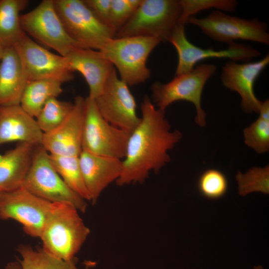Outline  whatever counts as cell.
Wrapping results in <instances>:
<instances>
[{
    "mask_svg": "<svg viewBox=\"0 0 269 269\" xmlns=\"http://www.w3.org/2000/svg\"><path fill=\"white\" fill-rule=\"evenodd\" d=\"M69 36L84 48L100 50L116 32L100 21L83 0H53Z\"/></svg>",
    "mask_w": 269,
    "mask_h": 269,
    "instance_id": "obj_7",
    "label": "cell"
},
{
    "mask_svg": "<svg viewBox=\"0 0 269 269\" xmlns=\"http://www.w3.org/2000/svg\"><path fill=\"white\" fill-rule=\"evenodd\" d=\"M141 112L140 122L128 139L122 173L116 182L119 186L142 183L151 171L158 173L170 161L168 151L182 137L179 131H171L165 112L156 108L147 95Z\"/></svg>",
    "mask_w": 269,
    "mask_h": 269,
    "instance_id": "obj_1",
    "label": "cell"
},
{
    "mask_svg": "<svg viewBox=\"0 0 269 269\" xmlns=\"http://www.w3.org/2000/svg\"><path fill=\"white\" fill-rule=\"evenodd\" d=\"M23 187L50 202L70 204L83 213L87 210V201L67 185L53 167L50 154L41 145L35 146Z\"/></svg>",
    "mask_w": 269,
    "mask_h": 269,
    "instance_id": "obj_5",
    "label": "cell"
},
{
    "mask_svg": "<svg viewBox=\"0 0 269 269\" xmlns=\"http://www.w3.org/2000/svg\"><path fill=\"white\" fill-rule=\"evenodd\" d=\"M35 146L19 142L13 148L0 155V192L23 186L32 162Z\"/></svg>",
    "mask_w": 269,
    "mask_h": 269,
    "instance_id": "obj_21",
    "label": "cell"
},
{
    "mask_svg": "<svg viewBox=\"0 0 269 269\" xmlns=\"http://www.w3.org/2000/svg\"><path fill=\"white\" fill-rule=\"evenodd\" d=\"M269 167H255L244 174L238 172L236 179L239 186V193L245 196L254 191L269 194Z\"/></svg>",
    "mask_w": 269,
    "mask_h": 269,
    "instance_id": "obj_28",
    "label": "cell"
},
{
    "mask_svg": "<svg viewBox=\"0 0 269 269\" xmlns=\"http://www.w3.org/2000/svg\"><path fill=\"white\" fill-rule=\"evenodd\" d=\"M79 212L73 205L53 203L39 237L43 251L66 262L76 260L90 234Z\"/></svg>",
    "mask_w": 269,
    "mask_h": 269,
    "instance_id": "obj_2",
    "label": "cell"
},
{
    "mask_svg": "<svg viewBox=\"0 0 269 269\" xmlns=\"http://www.w3.org/2000/svg\"><path fill=\"white\" fill-rule=\"evenodd\" d=\"M18 252L21 259L9 263L5 269H81L76 266V260L62 261L49 255L42 248L34 249L22 245L18 247Z\"/></svg>",
    "mask_w": 269,
    "mask_h": 269,
    "instance_id": "obj_24",
    "label": "cell"
},
{
    "mask_svg": "<svg viewBox=\"0 0 269 269\" xmlns=\"http://www.w3.org/2000/svg\"><path fill=\"white\" fill-rule=\"evenodd\" d=\"M175 48L178 54V63L175 75L190 72L199 61L208 58H229L232 61L250 62L261 55L257 49L246 44L235 43L229 44L227 49L215 50L203 49L192 44L187 38L184 24L178 23L169 41Z\"/></svg>",
    "mask_w": 269,
    "mask_h": 269,
    "instance_id": "obj_14",
    "label": "cell"
},
{
    "mask_svg": "<svg viewBox=\"0 0 269 269\" xmlns=\"http://www.w3.org/2000/svg\"><path fill=\"white\" fill-rule=\"evenodd\" d=\"M28 3L27 0H0V42L4 46H13L25 33L20 13Z\"/></svg>",
    "mask_w": 269,
    "mask_h": 269,
    "instance_id": "obj_23",
    "label": "cell"
},
{
    "mask_svg": "<svg viewBox=\"0 0 269 269\" xmlns=\"http://www.w3.org/2000/svg\"><path fill=\"white\" fill-rule=\"evenodd\" d=\"M179 2L182 11L179 22L183 24L188 18L201 11L215 8L222 11L232 12L238 5L235 0H179Z\"/></svg>",
    "mask_w": 269,
    "mask_h": 269,
    "instance_id": "obj_30",
    "label": "cell"
},
{
    "mask_svg": "<svg viewBox=\"0 0 269 269\" xmlns=\"http://www.w3.org/2000/svg\"><path fill=\"white\" fill-rule=\"evenodd\" d=\"M181 11L179 0H141L115 37L149 36L169 42L179 23Z\"/></svg>",
    "mask_w": 269,
    "mask_h": 269,
    "instance_id": "obj_4",
    "label": "cell"
},
{
    "mask_svg": "<svg viewBox=\"0 0 269 269\" xmlns=\"http://www.w3.org/2000/svg\"><path fill=\"white\" fill-rule=\"evenodd\" d=\"M73 107V103L62 101L57 98L49 99L36 117L37 124L43 133L58 127L66 119Z\"/></svg>",
    "mask_w": 269,
    "mask_h": 269,
    "instance_id": "obj_27",
    "label": "cell"
},
{
    "mask_svg": "<svg viewBox=\"0 0 269 269\" xmlns=\"http://www.w3.org/2000/svg\"><path fill=\"white\" fill-rule=\"evenodd\" d=\"M64 57L73 72L83 75L89 88L88 97L95 99L115 68L113 64L100 50L89 48H75Z\"/></svg>",
    "mask_w": 269,
    "mask_h": 269,
    "instance_id": "obj_18",
    "label": "cell"
},
{
    "mask_svg": "<svg viewBox=\"0 0 269 269\" xmlns=\"http://www.w3.org/2000/svg\"><path fill=\"white\" fill-rule=\"evenodd\" d=\"M216 69L215 65L201 64L187 73L176 75L167 83L154 82L151 87L152 102L163 112L177 101L192 103L197 113L195 122L199 126L204 127L206 114L201 107V95L206 83Z\"/></svg>",
    "mask_w": 269,
    "mask_h": 269,
    "instance_id": "obj_6",
    "label": "cell"
},
{
    "mask_svg": "<svg viewBox=\"0 0 269 269\" xmlns=\"http://www.w3.org/2000/svg\"><path fill=\"white\" fill-rule=\"evenodd\" d=\"M62 84L50 79L28 81L20 105L28 114L36 118L49 99L57 98L61 94Z\"/></svg>",
    "mask_w": 269,
    "mask_h": 269,
    "instance_id": "obj_22",
    "label": "cell"
},
{
    "mask_svg": "<svg viewBox=\"0 0 269 269\" xmlns=\"http://www.w3.org/2000/svg\"><path fill=\"white\" fill-rule=\"evenodd\" d=\"M198 189L201 195L210 199L222 197L228 188L225 175L220 170L210 169L205 170L199 178Z\"/></svg>",
    "mask_w": 269,
    "mask_h": 269,
    "instance_id": "obj_29",
    "label": "cell"
},
{
    "mask_svg": "<svg viewBox=\"0 0 269 269\" xmlns=\"http://www.w3.org/2000/svg\"><path fill=\"white\" fill-rule=\"evenodd\" d=\"M50 155L52 164L67 185L86 201H90L82 173L79 156Z\"/></svg>",
    "mask_w": 269,
    "mask_h": 269,
    "instance_id": "obj_25",
    "label": "cell"
},
{
    "mask_svg": "<svg viewBox=\"0 0 269 269\" xmlns=\"http://www.w3.org/2000/svg\"><path fill=\"white\" fill-rule=\"evenodd\" d=\"M27 82L15 49L5 46L0 61V106L20 105Z\"/></svg>",
    "mask_w": 269,
    "mask_h": 269,
    "instance_id": "obj_20",
    "label": "cell"
},
{
    "mask_svg": "<svg viewBox=\"0 0 269 269\" xmlns=\"http://www.w3.org/2000/svg\"><path fill=\"white\" fill-rule=\"evenodd\" d=\"M131 133L114 126L100 114L95 99H85L82 150L120 159L124 158Z\"/></svg>",
    "mask_w": 269,
    "mask_h": 269,
    "instance_id": "obj_8",
    "label": "cell"
},
{
    "mask_svg": "<svg viewBox=\"0 0 269 269\" xmlns=\"http://www.w3.org/2000/svg\"><path fill=\"white\" fill-rule=\"evenodd\" d=\"M253 269H264L262 266L255 267Z\"/></svg>",
    "mask_w": 269,
    "mask_h": 269,
    "instance_id": "obj_34",
    "label": "cell"
},
{
    "mask_svg": "<svg viewBox=\"0 0 269 269\" xmlns=\"http://www.w3.org/2000/svg\"><path fill=\"white\" fill-rule=\"evenodd\" d=\"M43 133L20 105L0 106V145L12 141L41 145Z\"/></svg>",
    "mask_w": 269,
    "mask_h": 269,
    "instance_id": "obj_19",
    "label": "cell"
},
{
    "mask_svg": "<svg viewBox=\"0 0 269 269\" xmlns=\"http://www.w3.org/2000/svg\"><path fill=\"white\" fill-rule=\"evenodd\" d=\"M79 160L90 201L95 204L103 191L119 178L123 160L84 150L79 155Z\"/></svg>",
    "mask_w": 269,
    "mask_h": 269,
    "instance_id": "obj_17",
    "label": "cell"
},
{
    "mask_svg": "<svg viewBox=\"0 0 269 269\" xmlns=\"http://www.w3.org/2000/svg\"><path fill=\"white\" fill-rule=\"evenodd\" d=\"M95 101L101 116L115 127L131 133L140 122L135 100L129 86L118 77L115 68Z\"/></svg>",
    "mask_w": 269,
    "mask_h": 269,
    "instance_id": "obj_13",
    "label": "cell"
},
{
    "mask_svg": "<svg viewBox=\"0 0 269 269\" xmlns=\"http://www.w3.org/2000/svg\"><path fill=\"white\" fill-rule=\"evenodd\" d=\"M186 23L198 26L207 36L219 42L229 44L241 39L269 44L268 24L258 18L244 19L215 10L204 17L191 16Z\"/></svg>",
    "mask_w": 269,
    "mask_h": 269,
    "instance_id": "obj_9",
    "label": "cell"
},
{
    "mask_svg": "<svg viewBox=\"0 0 269 269\" xmlns=\"http://www.w3.org/2000/svg\"><path fill=\"white\" fill-rule=\"evenodd\" d=\"M259 117L243 131L246 145L257 153L262 154L269 150V101L262 102Z\"/></svg>",
    "mask_w": 269,
    "mask_h": 269,
    "instance_id": "obj_26",
    "label": "cell"
},
{
    "mask_svg": "<svg viewBox=\"0 0 269 269\" xmlns=\"http://www.w3.org/2000/svg\"><path fill=\"white\" fill-rule=\"evenodd\" d=\"M141 0H112L109 27L116 33L129 20Z\"/></svg>",
    "mask_w": 269,
    "mask_h": 269,
    "instance_id": "obj_31",
    "label": "cell"
},
{
    "mask_svg": "<svg viewBox=\"0 0 269 269\" xmlns=\"http://www.w3.org/2000/svg\"><path fill=\"white\" fill-rule=\"evenodd\" d=\"M85 99L81 96L76 97L72 110L62 123L51 131L43 133L41 145L50 154L80 155L82 151Z\"/></svg>",
    "mask_w": 269,
    "mask_h": 269,
    "instance_id": "obj_15",
    "label": "cell"
},
{
    "mask_svg": "<svg viewBox=\"0 0 269 269\" xmlns=\"http://www.w3.org/2000/svg\"><path fill=\"white\" fill-rule=\"evenodd\" d=\"M20 23L28 36L63 57L75 48H83L67 33L56 11L53 0H43L31 11L21 14Z\"/></svg>",
    "mask_w": 269,
    "mask_h": 269,
    "instance_id": "obj_10",
    "label": "cell"
},
{
    "mask_svg": "<svg viewBox=\"0 0 269 269\" xmlns=\"http://www.w3.org/2000/svg\"><path fill=\"white\" fill-rule=\"evenodd\" d=\"M5 46L1 42H0V61L1 59L3 48Z\"/></svg>",
    "mask_w": 269,
    "mask_h": 269,
    "instance_id": "obj_33",
    "label": "cell"
},
{
    "mask_svg": "<svg viewBox=\"0 0 269 269\" xmlns=\"http://www.w3.org/2000/svg\"><path fill=\"white\" fill-rule=\"evenodd\" d=\"M13 46L28 81L50 79L62 83L74 79L66 58L48 50L24 33Z\"/></svg>",
    "mask_w": 269,
    "mask_h": 269,
    "instance_id": "obj_12",
    "label": "cell"
},
{
    "mask_svg": "<svg viewBox=\"0 0 269 269\" xmlns=\"http://www.w3.org/2000/svg\"><path fill=\"white\" fill-rule=\"evenodd\" d=\"M97 18L108 26L112 0H83Z\"/></svg>",
    "mask_w": 269,
    "mask_h": 269,
    "instance_id": "obj_32",
    "label": "cell"
},
{
    "mask_svg": "<svg viewBox=\"0 0 269 269\" xmlns=\"http://www.w3.org/2000/svg\"><path fill=\"white\" fill-rule=\"evenodd\" d=\"M269 64V55L256 62L239 63L230 61L223 66L221 75L223 85L237 92L241 98V107L247 113H259L262 102L256 96L254 83Z\"/></svg>",
    "mask_w": 269,
    "mask_h": 269,
    "instance_id": "obj_16",
    "label": "cell"
},
{
    "mask_svg": "<svg viewBox=\"0 0 269 269\" xmlns=\"http://www.w3.org/2000/svg\"><path fill=\"white\" fill-rule=\"evenodd\" d=\"M53 203L30 192L23 186L0 192V219H12L21 224L24 232L39 238Z\"/></svg>",
    "mask_w": 269,
    "mask_h": 269,
    "instance_id": "obj_11",
    "label": "cell"
},
{
    "mask_svg": "<svg viewBox=\"0 0 269 269\" xmlns=\"http://www.w3.org/2000/svg\"><path fill=\"white\" fill-rule=\"evenodd\" d=\"M161 42L158 38L149 36L114 37L100 51L117 69L121 80L129 86H133L150 78L147 60Z\"/></svg>",
    "mask_w": 269,
    "mask_h": 269,
    "instance_id": "obj_3",
    "label": "cell"
}]
</instances>
